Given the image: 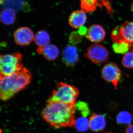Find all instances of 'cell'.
<instances>
[{
  "instance_id": "obj_19",
  "label": "cell",
  "mask_w": 133,
  "mask_h": 133,
  "mask_svg": "<svg viewBox=\"0 0 133 133\" xmlns=\"http://www.w3.org/2000/svg\"><path fill=\"white\" fill-rule=\"evenodd\" d=\"M75 126L78 131L84 132L90 128L89 120L85 117H79L76 121Z\"/></svg>"
},
{
  "instance_id": "obj_12",
  "label": "cell",
  "mask_w": 133,
  "mask_h": 133,
  "mask_svg": "<svg viewBox=\"0 0 133 133\" xmlns=\"http://www.w3.org/2000/svg\"><path fill=\"white\" fill-rule=\"evenodd\" d=\"M37 51L38 54H42L45 58L50 61L56 59L59 54V49L52 44H48L44 48H38Z\"/></svg>"
},
{
  "instance_id": "obj_8",
  "label": "cell",
  "mask_w": 133,
  "mask_h": 133,
  "mask_svg": "<svg viewBox=\"0 0 133 133\" xmlns=\"http://www.w3.org/2000/svg\"><path fill=\"white\" fill-rule=\"evenodd\" d=\"M33 31L26 27L19 28L14 33V38L16 43L21 46L29 44L34 38Z\"/></svg>"
},
{
  "instance_id": "obj_9",
  "label": "cell",
  "mask_w": 133,
  "mask_h": 133,
  "mask_svg": "<svg viewBox=\"0 0 133 133\" xmlns=\"http://www.w3.org/2000/svg\"><path fill=\"white\" fill-rule=\"evenodd\" d=\"M78 54L77 48L74 45H68L62 52V59L65 64L68 66H74L78 60Z\"/></svg>"
},
{
  "instance_id": "obj_6",
  "label": "cell",
  "mask_w": 133,
  "mask_h": 133,
  "mask_svg": "<svg viewBox=\"0 0 133 133\" xmlns=\"http://www.w3.org/2000/svg\"><path fill=\"white\" fill-rule=\"evenodd\" d=\"M85 56L96 64L107 62L109 52L105 47L98 44H94L88 47Z\"/></svg>"
},
{
  "instance_id": "obj_3",
  "label": "cell",
  "mask_w": 133,
  "mask_h": 133,
  "mask_svg": "<svg viewBox=\"0 0 133 133\" xmlns=\"http://www.w3.org/2000/svg\"><path fill=\"white\" fill-rule=\"evenodd\" d=\"M79 91L75 87L63 82L57 83L52 95L48 99V102L57 101L75 105Z\"/></svg>"
},
{
  "instance_id": "obj_1",
  "label": "cell",
  "mask_w": 133,
  "mask_h": 133,
  "mask_svg": "<svg viewBox=\"0 0 133 133\" xmlns=\"http://www.w3.org/2000/svg\"><path fill=\"white\" fill-rule=\"evenodd\" d=\"M75 105L63 102L53 101L48 102L43 109V119L55 128L73 127L76 123Z\"/></svg>"
},
{
  "instance_id": "obj_14",
  "label": "cell",
  "mask_w": 133,
  "mask_h": 133,
  "mask_svg": "<svg viewBox=\"0 0 133 133\" xmlns=\"http://www.w3.org/2000/svg\"><path fill=\"white\" fill-rule=\"evenodd\" d=\"M81 10L85 12H94L97 6H104L102 0H80Z\"/></svg>"
},
{
  "instance_id": "obj_20",
  "label": "cell",
  "mask_w": 133,
  "mask_h": 133,
  "mask_svg": "<svg viewBox=\"0 0 133 133\" xmlns=\"http://www.w3.org/2000/svg\"><path fill=\"white\" fill-rule=\"evenodd\" d=\"M122 65L127 69H133V52H128L124 55L122 60Z\"/></svg>"
},
{
  "instance_id": "obj_2",
  "label": "cell",
  "mask_w": 133,
  "mask_h": 133,
  "mask_svg": "<svg viewBox=\"0 0 133 133\" xmlns=\"http://www.w3.org/2000/svg\"><path fill=\"white\" fill-rule=\"evenodd\" d=\"M30 71L24 67L10 76H1L0 97L7 101L21 91L24 90L31 81Z\"/></svg>"
},
{
  "instance_id": "obj_17",
  "label": "cell",
  "mask_w": 133,
  "mask_h": 133,
  "mask_svg": "<svg viewBox=\"0 0 133 133\" xmlns=\"http://www.w3.org/2000/svg\"><path fill=\"white\" fill-rule=\"evenodd\" d=\"M113 50L115 53L119 54H125L130 51V46L125 42L114 43L112 45Z\"/></svg>"
},
{
  "instance_id": "obj_13",
  "label": "cell",
  "mask_w": 133,
  "mask_h": 133,
  "mask_svg": "<svg viewBox=\"0 0 133 133\" xmlns=\"http://www.w3.org/2000/svg\"><path fill=\"white\" fill-rule=\"evenodd\" d=\"M106 125L104 116L102 115L94 114L89 120V126L91 131L97 132L102 131Z\"/></svg>"
},
{
  "instance_id": "obj_24",
  "label": "cell",
  "mask_w": 133,
  "mask_h": 133,
  "mask_svg": "<svg viewBox=\"0 0 133 133\" xmlns=\"http://www.w3.org/2000/svg\"><path fill=\"white\" fill-rule=\"evenodd\" d=\"M5 1V0H1V4H2V3L3 2V1Z\"/></svg>"
},
{
  "instance_id": "obj_4",
  "label": "cell",
  "mask_w": 133,
  "mask_h": 133,
  "mask_svg": "<svg viewBox=\"0 0 133 133\" xmlns=\"http://www.w3.org/2000/svg\"><path fill=\"white\" fill-rule=\"evenodd\" d=\"M22 55L20 52L1 55V76H10L19 71L23 67L22 63Z\"/></svg>"
},
{
  "instance_id": "obj_22",
  "label": "cell",
  "mask_w": 133,
  "mask_h": 133,
  "mask_svg": "<svg viewBox=\"0 0 133 133\" xmlns=\"http://www.w3.org/2000/svg\"><path fill=\"white\" fill-rule=\"evenodd\" d=\"M125 133H133V125H130L126 129Z\"/></svg>"
},
{
  "instance_id": "obj_15",
  "label": "cell",
  "mask_w": 133,
  "mask_h": 133,
  "mask_svg": "<svg viewBox=\"0 0 133 133\" xmlns=\"http://www.w3.org/2000/svg\"><path fill=\"white\" fill-rule=\"evenodd\" d=\"M16 19V15L15 10L11 8H6L2 10L1 13V21L6 25L13 24Z\"/></svg>"
},
{
  "instance_id": "obj_23",
  "label": "cell",
  "mask_w": 133,
  "mask_h": 133,
  "mask_svg": "<svg viewBox=\"0 0 133 133\" xmlns=\"http://www.w3.org/2000/svg\"><path fill=\"white\" fill-rule=\"evenodd\" d=\"M131 8L132 11V12H133V2L132 3V5H131Z\"/></svg>"
},
{
  "instance_id": "obj_11",
  "label": "cell",
  "mask_w": 133,
  "mask_h": 133,
  "mask_svg": "<svg viewBox=\"0 0 133 133\" xmlns=\"http://www.w3.org/2000/svg\"><path fill=\"white\" fill-rule=\"evenodd\" d=\"M87 18L85 12L82 10L74 11L69 17V24L74 28H81L85 23Z\"/></svg>"
},
{
  "instance_id": "obj_25",
  "label": "cell",
  "mask_w": 133,
  "mask_h": 133,
  "mask_svg": "<svg viewBox=\"0 0 133 133\" xmlns=\"http://www.w3.org/2000/svg\"><path fill=\"white\" fill-rule=\"evenodd\" d=\"M110 133V132H108V133Z\"/></svg>"
},
{
  "instance_id": "obj_16",
  "label": "cell",
  "mask_w": 133,
  "mask_h": 133,
  "mask_svg": "<svg viewBox=\"0 0 133 133\" xmlns=\"http://www.w3.org/2000/svg\"><path fill=\"white\" fill-rule=\"evenodd\" d=\"M34 40L38 48H44L49 44L50 37L47 31L41 30L36 33L34 36Z\"/></svg>"
},
{
  "instance_id": "obj_5",
  "label": "cell",
  "mask_w": 133,
  "mask_h": 133,
  "mask_svg": "<svg viewBox=\"0 0 133 133\" xmlns=\"http://www.w3.org/2000/svg\"><path fill=\"white\" fill-rule=\"evenodd\" d=\"M111 38L114 43L125 42L130 46V51L133 52V22H126L112 31Z\"/></svg>"
},
{
  "instance_id": "obj_18",
  "label": "cell",
  "mask_w": 133,
  "mask_h": 133,
  "mask_svg": "<svg viewBox=\"0 0 133 133\" xmlns=\"http://www.w3.org/2000/svg\"><path fill=\"white\" fill-rule=\"evenodd\" d=\"M132 116L131 114L126 111L119 113L116 118L117 123L119 124H130L132 122Z\"/></svg>"
},
{
  "instance_id": "obj_10",
  "label": "cell",
  "mask_w": 133,
  "mask_h": 133,
  "mask_svg": "<svg viewBox=\"0 0 133 133\" xmlns=\"http://www.w3.org/2000/svg\"><path fill=\"white\" fill-rule=\"evenodd\" d=\"M105 36V31L103 27L99 24H93L87 29L86 36L92 42L98 43L102 42Z\"/></svg>"
},
{
  "instance_id": "obj_7",
  "label": "cell",
  "mask_w": 133,
  "mask_h": 133,
  "mask_svg": "<svg viewBox=\"0 0 133 133\" xmlns=\"http://www.w3.org/2000/svg\"><path fill=\"white\" fill-rule=\"evenodd\" d=\"M102 77L108 83H112L115 87L120 81L121 77V71L117 65L109 63L105 65L101 72Z\"/></svg>"
},
{
  "instance_id": "obj_21",
  "label": "cell",
  "mask_w": 133,
  "mask_h": 133,
  "mask_svg": "<svg viewBox=\"0 0 133 133\" xmlns=\"http://www.w3.org/2000/svg\"><path fill=\"white\" fill-rule=\"evenodd\" d=\"M76 106L78 108L79 110L81 111L84 117H85V116L88 114L89 109L85 103L79 102L76 104Z\"/></svg>"
}]
</instances>
